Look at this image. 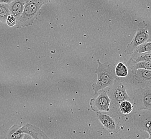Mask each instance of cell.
Listing matches in <instances>:
<instances>
[{"instance_id": "6da1fadb", "label": "cell", "mask_w": 151, "mask_h": 139, "mask_svg": "<svg viewBox=\"0 0 151 139\" xmlns=\"http://www.w3.org/2000/svg\"><path fill=\"white\" fill-rule=\"evenodd\" d=\"M98 67L95 73L98 75L97 82L92 84V89L94 95L98 94L99 91L113 85L116 78L115 67L109 63H101L99 59L97 60Z\"/></svg>"}, {"instance_id": "7a4b0ae2", "label": "cell", "mask_w": 151, "mask_h": 139, "mask_svg": "<svg viewBox=\"0 0 151 139\" xmlns=\"http://www.w3.org/2000/svg\"><path fill=\"white\" fill-rule=\"evenodd\" d=\"M48 2V0H26L23 12L17 21V28L32 26L38 17L41 7Z\"/></svg>"}, {"instance_id": "3957f363", "label": "cell", "mask_w": 151, "mask_h": 139, "mask_svg": "<svg viewBox=\"0 0 151 139\" xmlns=\"http://www.w3.org/2000/svg\"><path fill=\"white\" fill-rule=\"evenodd\" d=\"M132 102L136 112L151 110V87L137 88L134 92Z\"/></svg>"}, {"instance_id": "277c9868", "label": "cell", "mask_w": 151, "mask_h": 139, "mask_svg": "<svg viewBox=\"0 0 151 139\" xmlns=\"http://www.w3.org/2000/svg\"><path fill=\"white\" fill-rule=\"evenodd\" d=\"M110 94H109L111 99V103L113 109L117 110L119 109V104L125 100H131L127 92L125 86L121 81L116 79L114 84L111 86Z\"/></svg>"}, {"instance_id": "5b68a950", "label": "cell", "mask_w": 151, "mask_h": 139, "mask_svg": "<svg viewBox=\"0 0 151 139\" xmlns=\"http://www.w3.org/2000/svg\"><path fill=\"white\" fill-rule=\"evenodd\" d=\"M149 39V33L147 24L144 21H140L138 24L136 33L131 42L128 44L125 50V52L131 55L140 45L145 43Z\"/></svg>"}, {"instance_id": "8992f818", "label": "cell", "mask_w": 151, "mask_h": 139, "mask_svg": "<svg viewBox=\"0 0 151 139\" xmlns=\"http://www.w3.org/2000/svg\"><path fill=\"white\" fill-rule=\"evenodd\" d=\"M129 78L132 84L138 88L151 87V70L138 69L129 72Z\"/></svg>"}, {"instance_id": "52a82bcc", "label": "cell", "mask_w": 151, "mask_h": 139, "mask_svg": "<svg viewBox=\"0 0 151 139\" xmlns=\"http://www.w3.org/2000/svg\"><path fill=\"white\" fill-rule=\"evenodd\" d=\"M137 128L140 131L146 132L151 139V110H144L137 112L134 116Z\"/></svg>"}, {"instance_id": "ba28073f", "label": "cell", "mask_w": 151, "mask_h": 139, "mask_svg": "<svg viewBox=\"0 0 151 139\" xmlns=\"http://www.w3.org/2000/svg\"><path fill=\"white\" fill-rule=\"evenodd\" d=\"M111 102L107 90H103L97 97L91 99L90 104L91 109L95 112H108Z\"/></svg>"}, {"instance_id": "9c48e42d", "label": "cell", "mask_w": 151, "mask_h": 139, "mask_svg": "<svg viewBox=\"0 0 151 139\" xmlns=\"http://www.w3.org/2000/svg\"><path fill=\"white\" fill-rule=\"evenodd\" d=\"M22 133L28 134L35 139H50L46 134L35 125L27 124L19 129Z\"/></svg>"}, {"instance_id": "30bf717a", "label": "cell", "mask_w": 151, "mask_h": 139, "mask_svg": "<svg viewBox=\"0 0 151 139\" xmlns=\"http://www.w3.org/2000/svg\"><path fill=\"white\" fill-rule=\"evenodd\" d=\"M96 117L102 125L108 130L115 132L117 130L116 121L111 116L102 112H96Z\"/></svg>"}, {"instance_id": "8fae6325", "label": "cell", "mask_w": 151, "mask_h": 139, "mask_svg": "<svg viewBox=\"0 0 151 139\" xmlns=\"http://www.w3.org/2000/svg\"><path fill=\"white\" fill-rule=\"evenodd\" d=\"M26 0H14L9 4L10 14L14 16L17 21L20 18L23 12Z\"/></svg>"}, {"instance_id": "7c38bea8", "label": "cell", "mask_w": 151, "mask_h": 139, "mask_svg": "<svg viewBox=\"0 0 151 139\" xmlns=\"http://www.w3.org/2000/svg\"><path fill=\"white\" fill-rule=\"evenodd\" d=\"M151 62V52H145L137 53L134 52L132 54L129 61H128V66L135 64L139 62Z\"/></svg>"}, {"instance_id": "4fadbf2b", "label": "cell", "mask_w": 151, "mask_h": 139, "mask_svg": "<svg viewBox=\"0 0 151 139\" xmlns=\"http://www.w3.org/2000/svg\"><path fill=\"white\" fill-rule=\"evenodd\" d=\"M134 103L132 101L125 100L119 104V110L122 115L126 116L131 113L134 110Z\"/></svg>"}, {"instance_id": "5bb4252c", "label": "cell", "mask_w": 151, "mask_h": 139, "mask_svg": "<svg viewBox=\"0 0 151 139\" xmlns=\"http://www.w3.org/2000/svg\"><path fill=\"white\" fill-rule=\"evenodd\" d=\"M20 127L18 125H15L9 130L7 135L8 139H22L24 133H22L19 131Z\"/></svg>"}, {"instance_id": "9a60e30c", "label": "cell", "mask_w": 151, "mask_h": 139, "mask_svg": "<svg viewBox=\"0 0 151 139\" xmlns=\"http://www.w3.org/2000/svg\"><path fill=\"white\" fill-rule=\"evenodd\" d=\"M128 67L130 71H134L138 69L151 70V62H139L135 64L128 66Z\"/></svg>"}, {"instance_id": "2e32d148", "label": "cell", "mask_w": 151, "mask_h": 139, "mask_svg": "<svg viewBox=\"0 0 151 139\" xmlns=\"http://www.w3.org/2000/svg\"><path fill=\"white\" fill-rule=\"evenodd\" d=\"M10 15L9 4L0 3V21L2 23H6V19Z\"/></svg>"}, {"instance_id": "e0dca14e", "label": "cell", "mask_w": 151, "mask_h": 139, "mask_svg": "<svg viewBox=\"0 0 151 139\" xmlns=\"http://www.w3.org/2000/svg\"><path fill=\"white\" fill-rule=\"evenodd\" d=\"M115 74L117 77H126L129 75L128 67L123 63H119L115 67Z\"/></svg>"}, {"instance_id": "ac0fdd59", "label": "cell", "mask_w": 151, "mask_h": 139, "mask_svg": "<svg viewBox=\"0 0 151 139\" xmlns=\"http://www.w3.org/2000/svg\"><path fill=\"white\" fill-rule=\"evenodd\" d=\"M137 53H142V52H151V41H147L145 43L140 45L136 48L134 51Z\"/></svg>"}, {"instance_id": "d6986e66", "label": "cell", "mask_w": 151, "mask_h": 139, "mask_svg": "<svg viewBox=\"0 0 151 139\" xmlns=\"http://www.w3.org/2000/svg\"><path fill=\"white\" fill-rule=\"evenodd\" d=\"M6 23L10 27L14 26L15 25H16L17 24V19L14 17V16L10 14L8 16V17L6 19Z\"/></svg>"}, {"instance_id": "ffe728a7", "label": "cell", "mask_w": 151, "mask_h": 139, "mask_svg": "<svg viewBox=\"0 0 151 139\" xmlns=\"http://www.w3.org/2000/svg\"><path fill=\"white\" fill-rule=\"evenodd\" d=\"M14 0H0V3H5L10 4Z\"/></svg>"}, {"instance_id": "44dd1931", "label": "cell", "mask_w": 151, "mask_h": 139, "mask_svg": "<svg viewBox=\"0 0 151 139\" xmlns=\"http://www.w3.org/2000/svg\"><path fill=\"white\" fill-rule=\"evenodd\" d=\"M22 139H35L32 136H31L29 134H28L24 133V135L23 138Z\"/></svg>"}, {"instance_id": "7402d4cb", "label": "cell", "mask_w": 151, "mask_h": 139, "mask_svg": "<svg viewBox=\"0 0 151 139\" xmlns=\"http://www.w3.org/2000/svg\"></svg>"}]
</instances>
